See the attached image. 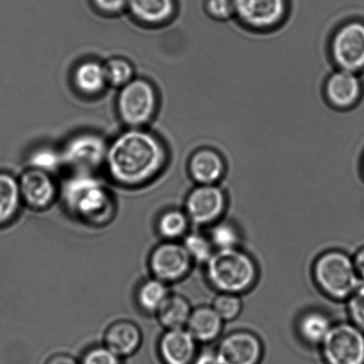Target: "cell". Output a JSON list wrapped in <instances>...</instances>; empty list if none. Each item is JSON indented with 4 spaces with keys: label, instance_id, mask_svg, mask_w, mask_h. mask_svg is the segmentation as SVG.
I'll use <instances>...</instances> for the list:
<instances>
[{
    "label": "cell",
    "instance_id": "cell-33",
    "mask_svg": "<svg viewBox=\"0 0 364 364\" xmlns=\"http://www.w3.org/2000/svg\"><path fill=\"white\" fill-rule=\"evenodd\" d=\"M348 311L352 323L364 333V281L360 284L355 293L349 298Z\"/></svg>",
    "mask_w": 364,
    "mask_h": 364
},
{
    "label": "cell",
    "instance_id": "cell-26",
    "mask_svg": "<svg viewBox=\"0 0 364 364\" xmlns=\"http://www.w3.org/2000/svg\"><path fill=\"white\" fill-rule=\"evenodd\" d=\"M107 82L113 87L122 88L134 78V68L126 59L115 57L105 64Z\"/></svg>",
    "mask_w": 364,
    "mask_h": 364
},
{
    "label": "cell",
    "instance_id": "cell-16",
    "mask_svg": "<svg viewBox=\"0 0 364 364\" xmlns=\"http://www.w3.org/2000/svg\"><path fill=\"white\" fill-rule=\"evenodd\" d=\"M196 342L186 328L166 330L159 340L160 359L164 364H192L198 355Z\"/></svg>",
    "mask_w": 364,
    "mask_h": 364
},
{
    "label": "cell",
    "instance_id": "cell-23",
    "mask_svg": "<svg viewBox=\"0 0 364 364\" xmlns=\"http://www.w3.org/2000/svg\"><path fill=\"white\" fill-rule=\"evenodd\" d=\"M170 294L167 284L155 277L142 281L136 291L139 308L149 315H156Z\"/></svg>",
    "mask_w": 364,
    "mask_h": 364
},
{
    "label": "cell",
    "instance_id": "cell-9",
    "mask_svg": "<svg viewBox=\"0 0 364 364\" xmlns=\"http://www.w3.org/2000/svg\"><path fill=\"white\" fill-rule=\"evenodd\" d=\"M192 262L183 244L166 241L152 249L149 269L152 277L168 284L183 279L191 270Z\"/></svg>",
    "mask_w": 364,
    "mask_h": 364
},
{
    "label": "cell",
    "instance_id": "cell-29",
    "mask_svg": "<svg viewBox=\"0 0 364 364\" xmlns=\"http://www.w3.org/2000/svg\"><path fill=\"white\" fill-rule=\"evenodd\" d=\"M31 167L41 170L52 174L55 172L63 164L60 152L50 148L38 149L32 152L30 157Z\"/></svg>",
    "mask_w": 364,
    "mask_h": 364
},
{
    "label": "cell",
    "instance_id": "cell-25",
    "mask_svg": "<svg viewBox=\"0 0 364 364\" xmlns=\"http://www.w3.org/2000/svg\"><path fill=\"white\" fill-rule=\"evenodd\" d=\"M331 326L329 318L324 313L313 311L302 316L299 333L308 343L322 344Z\"/></svg>",
    "mask_w": 364,
    "mask_h": 364
},
{
    "label": "cell",
    "instance_id": "cell-28",
    "mask_svg": "<svg viewBox=\"0 0 364 364\" xmlns=\"http://www.w3.org/2000/svg\"><path fill=\"white\" fill-rule=\"evenodd\" d=\"M184 247L193 261L206 263L213 254L212 242L203 235L193 233L185 236Z\"/></svg>",
    "mask_w": 364,
    "mask_h": 364
},
{
    "label": "cell",
    "instance_id": "cell-20",
    "mask_svg": "<svg viewBox=\"0 0 364 364\" xmlns=\"http://www.w3.org/2000/svg\"><path fill=\"white\" fill-rule=\"evenodd\" d=\"M223 320L213 308H201L192 310L186 329L196 341L210 342L219 336L223 329Z\"/></svg>",
    "mask_w": 364,
    "mask_h": 364
},
{
    "label": "cell",
    "instance_id": "cell-13",
    "mask_svg": "<svg viewBox=\"0 0 364 364\" xmlns=\"http://www.w3.org/2000/svg\"><path fill=\"white\" fill-rule=\"evenodd\" d=\"M225 205L226 196L219 185L198 184L186 199L185 212L191 222L207 224L219 219Z\"/></svg>",
    "mask_w": 364,
    "mask_h": 364
},
{
    "label": "cell",
    "instance_id": "cell-3",
    "mask_svg": "<svg viewBox=\"0 0 364 364\" xmlns=\"http://www.w3.org/2000/svg\"><path fill=\"white\" fill-rule=\"evenodd\" d=\"M205 264L210 283L224 293L237 295L247 291L258 276L255 262L237 248L218 249Z\"/></svg>",
    "mask_w": 364,
    "mask_h": 364
},
{
    "label": "cell",
    "instance_id": "cell-1",
    "mask_svg": "<svg viewBox=\"0 0 364 364\" xmlns=\"http://www.w3.org/2000/svg\"><path fill=\"white\" fill-rule=\"evenodd\" d=\"M167 160L168 152L158 137L141 128H131L108 145L105 164L114 183L137 188L159 177Z\"/></svg>",
    "mask_w": 364,
    "mask_h": 364
},
{
    "label": "cell",
    "instance_id": "cell-8",
    "mask_svg": "<svg viewBox=\"0 0 364 364\" xmlns=\"http://www.w3.org/2000/svg\"><path fill=\"white\" fill-rule=\"evenodd\" d=\"M321 345L327 364H364V333L353 323L331 326Z\"/></svg>",
    "mask_w": 364,
    "mask_h": 364
},
{
    "label": "cell",
    "instance_id": "cell-37",
    "mask_svg": "<svg viewBox=\"0 0 364 364\" xmlns=\"http://www.w3.org/2000/svg\"><path fill=\"white\" fill-rule=\"evenodd\" d=\"M353 261H354L356 272L358 274L360 280L364 281V247L360 249L356 252Z\"/></svg>",
    "mask_w": 364,
    "mask_h": 364
},
{
    "label": "cell",
    "instance_id": "cell-7",
    "mask_svg": "<svg viewBox=\"0 0 364 364\" xmlns=\"http://www.w3.org/2000/svg\"><path fill=\"white\" fill-rule=\"evenodd\" d=\"M235 19L250 30H276L287 21L290 0H234Z\"/></svg>",
    "mask_w": 364,
    "mask_h": 364
},
{
    "label": "cell",
    "instance_id": "cell-22",
    "mask_svg": "<svg viewBox=\"0 0 364 364\" xmlns=\"http://www.w3.org/2000/svg\"><path fill=\"white\" fill-rule=\"evenodd\" d=\"M73 78L78 91L87 95L100 94L108 85L105 64L95 61L80 63L75 70Z\"/></svg>",
    "mask_w": 364,
    "mask_h": 364
},
{
    "label": "cell",
    "instance_id": "cell-17",
    "mask_svg": "<svg viewBox=\"0 0 364 364\" xmlns=\"http://www.w3.org/2000/svg\"><path fill=\"white\" fill-rule=\"evenodd\" d=\"M105 345L121 358L135 354L142 343L141 328L129 320H119L107 328Z\"/></svg>",
    "mask_w": 364,
    "mask_h": 364
},
{
    "label": "cell",
    "instance_id": "cell-31",
    "mask_svg": "<svg viewBox=\"0 0 364 364\" xmlns=\"http://www.w3.org/2000/svg\"><path fill=\"white\" fill-rule=\"evenodd\" d=\"M203 9L212 19L228 21L235 18L234 0H203Z\"/></svg>",
    "mask_w": 364,
    "mask_h": 364
},
{
    "label": "cell",
    "instance_id": "cell-4",
    "mask_svg": "<svg viewBox=\"0 0 364 364\" xmlns=\"http://www.w3.org/2000/svg\"><path fill=\"white\" fill-rule=\"evenodd\" d=\"M316 283L334 298H349L358 288L360 278L350 256L338 251L324 253L314 267Z\"/></svg>",
    "mask_w": 364,
    "mask_h": 364
},
{
    "label": "cell",
    "instance_id": "cell-19",
    "mask_svg": "<svg viewBox=\"0 0 364 364\" xmlns=\"http://www.w3.org/2000/svg\"><path fill=\"white\" fill-rule=\"evenodd\" d=\"M23 205L19 181L9 173L0 172V227L12 224Z\"/></svg>",
    "mask_w": 364,
    "mask_h": 364
},
{
    "label": "cell",
    "instance_id": "cell-34",
    "mask_svg": "<svg viewBox=\"0 0 364 364\" xmlns=\"http://www.w3.org/2000/svg\"><path fill=\"white\" fill-rule=\"evenodd\" d=\"M128 0H94V4L101 12L107 14H117L127 6Z\"/></svg>",
    "mask_w": 364,
    "mask_h": 364
},
{
    "label": "cell",
    "instance_id": "cell-12",
    "mask_svg": "<svg viewBox=\"0 0 364 364\" xmlns=\"http://www.w3.org/2000/svg\"><path fill=\"white\" fill-rule=\"evenodd\" d=\"M18 181L23 204L36 212L49 209L60 195V188L52 174L46 171L30 167Z\"/></svg>",
    "mask_w": 364,
    "mask_h": 364
},
{
    "label": "cell",
    "instance_id": "cell-18",
    "mask_svg": "<svg viewBox=\"0 0 364 364\" xmlns=\"http://www.w3.org/2000/svg\"><path fill=\"white\" fill-rule=\"evenodd\" d=\"M132 16L146 24H163L176 13V0H128Z\"/></svg>",
    "mask_w": 364,
    "mask_h": 364
},
{
    "label": "cell",
    "instance_id": "cell-32",
    "mask_svg": "<svg viewBox=\"0 0 364 364\" xmlns=\"http://www.w3.org/2000/svg\"><path fill=\"white\" fill-rule=\"evenodd\" d=\"M80 364H123L122 358L103 345H95L84 353Z\"/></svg>",
    "mask_w": 364,
    "mask_h": 364
},
{
    "label": "cell",
    "instance_id": "cell-10",
    "mask_svg": "<svg viewBox=\"0 0 364 364\" xmlns=\"http://www.w3.org/2000/svg\"><path fill=\"white\" fill-rule=\"evenodd\" d=\"M108 145L99 135L84 133L70 138L64 146L63 164L76 172L92 173L105 162Z\"/></svg>",
    "mask_w": 364,
    "mask_h": 364
},
{
    "label": "cell",
    "instance_id": "cell-24",
    "mask_svg": "<svg viewBox=\"0 0 364 364\" xmlns=\"http://www.w3.org/2000/svg\"><path fill=\"white\" fill-rule=\"evenodd\" d=\"M189 219L186 212L176 209H167L156 221V231L166 241H176L184 236Z\"/></svg>",
    "mask_w": 364,
    "mask_h": 364
},
{
    "label": "cell",
    "instance_id": "cell-38",
    "mask_svg": "<svg viewBox=\"0 0 364 364\" xmlns=\"http://www.w3.org/2000/svg\"><path fill=\"white\" fill-rule=\"evenodd\" d=\"M360 170H361L364 178V149L363 150L361 158H360Z\"/></svg>",
    "mask_w": 364,
    "mask_h": 364
},
{
    "label": "cell",
    "instance_id": "cell-15",
    "mask_svg": "<svg viewBox=\"0 0 364 364\" xmlns=\"http://www.w3.org/2000/svg\"><path fill=\"white\" fill-rule=\"evenodd\" d=\"M189 176L198 184H218L227 172V164L219 151L209 146L196 149L188 157Z\"/></svg>",
    "mask_w": 364,
    "mask_h": 364
},
{
    "label": "cell",
    "instance_id": "cell-14",
    "mask_svg": "<svg viewBox=\"0 0 364 364\" xmlns=\"http://www.w3.org/2000/svg\"><path fill=\"white\" fill-rule=\"evenodd\" d=\"M216 353L221 364H259L263 348L256 335L237 331L221 340Z\"/></svg>",
    "mask_w": 364,
    "mask_h": 364
},
{
    "label": "cell",
    "instance_id": "cell-2",
    "mask_svg": "<svg viewBox=\"0 0 364 364\" xmlns=\"http://www.w3.org/2000/svg\"><path fill=\"white\" fill-rule=\"evenodd\" d=\"M60 194L66 209L85 224L105 226L115 216L112 192L92 173H74L60 189Z\"/></svg>",
    "mask_w": 364,
    "mask_h": 364
},
{
    "label": "cell",
    "instance_id": "cell-11",
    "mask_svg": "<svg viewBox=\"0 0 364 364\" xmlns=\"http://www.w3.org/2000/svg\"><path fill=\"white\" fill-rule=\"evenodd\" d=\"M323 94L327 103L335 109H354L364 98L363 75L335 69L326 78Z\"/></svg>",
    "mask_w": 364,
    "mask_h": 364
},
{
    "label": "cell",
    "instance_id": "cell-30",
    "mask_svg": "<svg viewBox=\"0 0 364 364\" xmlns=\"http://www.w3.org/2000/svg\"><path fill=\"white\" fill-rule=\"evenodd\" d=\"M213 308L221 319L230 321L237 318L240 313L242 302L237 294L221 292L214 301Z\"/></svg>",
    "mask_w": 364,
    "mask_h": 364
},
{
    "label": "cell",
    "instance_id": "cell-36",
    "mask_svg": "<svg viewBox=\"0 0 364 364\" xmlns=\"http://www.w3.org/2000/svg\"><path fill=\"white\" fill-rule=\"evenodd\" d=\"M45 364H80L74 356L69 354H55L48 359Z\"/></svg>",
    "mask_w": 364,
    "mask_h": 364
},
{
    "label": "cell",
    "instance_id": "cell-35",
    "mask_svg": "<svg viewBox=\"0 0 364 364\" xmlns=\"http://www.w3.org/2000/svg\"><path fill=\"white\" fill-rule=\"evenodd\" d=\"M192 364H221L216 351H203L196 355Z\"/></svg>",
    "mask_w": 364,
    "mask_h": 364
},
{
    "label": "cell",
    "instance_id": "cell-6",
    "mask_svg": "<svg viewBox=\"0 0 364 364\" xmlns=\"http://www.w3.org/2000/svg\"><path fill=\"white\" fill-rule=\"evenodd\" d=\"M158 103V94L151 82L133 78L120 89L117 112L127 126L141 128L154 117Z\"/></svg>",
    "mask_w": 364,
    "mask_h": 364
},
{
    "label": "cell",
    "instance_id": "cell-21",
    "mask_svg": "<svg viewBox=\"0 0 364 364\" xmlns=\"http://www.w3.org/2000/svg\"><path fill=\"white\" fill-rule=\"evenodd\" d=\"M192 309L187 298L178 294H169L156 312L159 322L166 330L186 328Z\"/></svg>",
    "mask_w": 364,
    "mask_h": 364
},
{
    "label": "cell",
    "instance_id": "cell-27",
    "mask_svg": "<svg viewBox=\"0 0 364 364\" xmlns=\"http://www.w3.org/2000/svg\"><path fill=\"white\" fill-rule=\"evenodd\" d=\"M209 240L217 251L235 249L240 241V234L233 224L220 222L210 229Z\"/></svg>",
    "mask_w": 364,
    "mask_h": 364
},
{
    "label": "cell",
    "instance_id": "cell-5",
    "mask_svg": "<svg viewBox=\"0 0 364 364\" xmlns=\"http://www.w3.org/2000/svg\"><path fill=\"white\" fill-rule=\"evenodd\" d=\"M330 55L337 69L364 74V19L351 17L331 35Z\"/></svg>",
    "mask_w": 364,
    "mask_h": 364
}]
</instances>
